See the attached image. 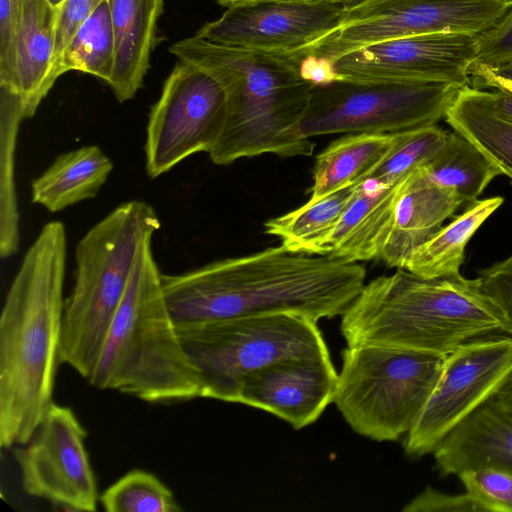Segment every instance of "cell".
<instances>
[{
  "mask_svg": "<svg viewBox=\"0 0 512 512\" xmlns=\"http://www.w3.org/2000/svg\"><path fill=\"white\" fill-rule=\"evenodd\" d=\"M49 3L55 7L56 9H59V7L63 4L65 0H48Z\"/></svg>",
  "mask_w": 512,
  "mask_h": 512,
  "instance_id": "43",
  "label": "cell"
},
{
  "mask_svg": "<svg viewBox=\"0 0 512 512\" xmlns=\"http://www.w3.org/2000/svg\"><path fill=\"white\" fill-rule=\"evenodd\" d=\"M103 1L104 0H65L59 7L56 22L53 67L82 22L88 18Z\"/></svg>",
  "mask_w": 512,
  "mask_h": 512,
  "instance_id": "36",
  "label": "cell"
},
{
  "mask_svg": "<svg viewBox=\"0 0 512 512\" xmlns=\"http://www.w3.org/2000/svg\"><path fill=\"white\" fill-rule=\"evenodd\" d=\"M365 279L358 262L292 252L282 245L161 277L176 327L277 313L316 322L333 318L346 311Z\"/></svg>",
  "mask_w": 512,
  "mask_h": 512,
  "instance_id": "1",
  "label": "cell"
},
{
  "mask_svg": "<svg viewBox=\"0 0 512 512\" xmlns=\"http://www.w3.org/2000/svg\"><path fill=\"white\" fill-rule=\"evenodd\" d=\"M512 60V7L489 29L478 35L472 64L495 67Z\"/></svg>",
  "mask_w": 512,
  "mask_h": 512,
  "instance_id": "35",
  "label": "cell"
},
{
  "mask_svg": "<svg viewBox=\"0 0 512 512\" xmlns=\"http://www.w3.org/2000/svg\"><path fill=\"white\" fill-rule=\"evenodd\" d=\"M405 512H486L468 493L450 495L427 487L403 509Z\"/></svg>",
  "mask_w": 512,
  "mask_h": 512,
  "instance_id": "37",
  "label": "cell"
},
{
  "mask_svg": "<svg viewBox=\"0 0 512 512\" xmlns=\"http://www.w3.org/2000/svg\"><path fill=\"white\" fill-rule=\"evenodd\" d=\"M178 60L213 75L227 95L220 135L208 152L216 165L262 154L310 156L316 146L299 133L313 85L289 53L215 44L197 36L169 48Z\"/></svg>",
  "mask_w": 512,
  "mask_h": 512,
  "instance_id": "3",
  "label": "cell"
},
{
  "mask_svg": "<svg viewBox=\"0 0 512 512\" xmlns=\"http://www.w3.org/2000/svg\"><path fill=\"white\" fill-rule=\"evenodd\" d=\"M86 437L72 409L53 402L32 438L13 449L24 492L66 510L95 511L97 481Z\"/></svg>",
  "mask_w": 512,
  "mask_h": 512,
  "instance_id": "12",
  "label": "cell"
},
{
  "mask_svg": "<svg viewBox=\"0 0 512 512\" xmlns=\"http://www.w3.org/2000/svg\"><path fill=\"white\" fill-rule=\"evenodd\" d=\"M58 9L48 0H27L15 43L14 78L11 86L21 97L26 118L34 116L54 82Z\"/></svg>",
  "mask_w": 512,
  "mask_h": 512,
  "instance_id": "21",
  "label": "cell"
},
{
  "mask_svg": "<svg viewBox=\"0 0 512 512\" xmlns=\"http://www.w3.org/2000/svg\"><path fill=\"white\" fill-rule=\"evenodd\" d=\"M337 383L330 356L288 358L245 377L236 403L267 411L301 429L315 422L334 402Z\"/></svg>",
  "mask_w": 512,
  "mask_h": 512,
  "instance_id": "16",
  "label": "cell"
},
{
  "mask_svg": "<svg viewBox=\"0 0 512 512\" xmlns=\"http://www.w3.org/2000/svg\"><path fill=\"white\" fill-rule=\"evenodd\" d=\"M347 346L375 345L448 355L477 337L502 333L503 318L480 279L422 278L404 269L365 284L341 315Z\"/></svg>",
  "mask_w": 512,
  "mask_h": 512,
  "instance_id": "4",
  "label": "cell"
},
{
  "mask_svg": "<svg viewBox=\"0 0 512 512\" xmlns=\"http://www.w3.org/2000/svg\"><path fill=\"white\" fill-rule=\"evenodd\" d=\"M247 1H251V0H216V2L222 6H225V7H230L232 5H235V4H239V3H242V2H247Z\"/></svg>",
  "mask_w": 512,
  "mask_h": 512,
  "instance_id": "42",
  "label": "cell"
},
{
  "mask_svg": "<svg viewBox=\"0 0 512 512\" xmlns=\"http://www.w3.org/2000/svg\"><path fill=\"white\" fill-rule=\"evenodd\" d=\"M160 226L151 205L132 200L117 206L77 244L75 282L64 304L59 362L85 379L94 369L138 252Z\"/></svg>",
  "mask_w": 512,
  "mask_h": 512,
  "instance_id": "6",
  "label": "cell"
},
{
  "mask_svg": "<svg viewBox=\"0 0 512 512\" xmlns=\"http://www.w3.org/2000/svg\"><path fill=\"white\" fill-rule=\"evenodd\" d=\"M512 370V337L489 334L469 340L447 355L438 380L406 434L405 454L419 458L491 398Z\"/></svg>",
  "mask_w": 512,
  "mask_h": 512,
  "instance_id": "11",
  "label": "cell"
},
{
  "mask_svg": "<svg viewBox=\"0 0 512 512\" xmlns=\"http://www.w3.org/2000/svg\"><path fill=\"white\" fill-rule=\"evenodd\" d=\"M26 119L22 97L0 84V255L12 256L19 246V213L15 188V151L22 120Z\"/></svg>",
  "mask_w": 512,
  "mask_h": 512,
  "instance_id": "28",
  "label": "cell"
},
{
  "mask_svg": "<svg viewBox=\"0 0 512 512\" xmlns=\"http://www.w3.org/2000/svg\"><path fill=\"white\" fill-rule=\"evenodd\" d=\"M357 183L346 186L264 223L266 234L277 237L286 249L326 255V242L352 199Z\"/></svg>",
  "mask_w": 512,
  "mask_h": 512,
  "instance_id": "26",
  "label": "cell"
},
{
  "mask_svg": "<svg viewBox=\"0 0 512 512\" xmlns=\"http://www.w3.org/2000/svg\"><path fill=\"white\" fill-rule=\"evenodd\" d=\"M460 87L441 82H360L313 86L299 124L305 138L329 134H392L437 124Z\"/></svg>",
  "mask_w": 512,
  "mask_h": 512,
  "instance_id": "9",
  "label": "cell"
},
{
  "mask_svg": "<svg viewBox=\"0 0 512 512\" xmlns=\"http://www.w3.org/2000/svg\"><path fill=\"white\" fill-rule=\"evenodd\" d=\"M27 0H0V84L14 78L15 43Z\"/></svg>",
  "mask_w": 512,
  "mask_h": 512,
  "instance_id": "34",
  "label": "cell"
},
{
  "mask_svg": "<svg viewBox=\"0 0 512 512\" xmlns=\"http://www.w3.org/2000/svg\"><path fill=\"white\" fill-rule=\"evenodd\" d=\"M107 512H180L173 492L154 474L134 469L99 498Z\"/></svg>",
  "mask_w": 512,
  "mask_h": 512,
  "instance_id": "31",
  "label": "cell"
},
{
  "mask_svg": "<svg viewBox=\"0 0 512 512\" xmlns=\"http://www.w3.org/2000/svg\"><path fill=\"white\" fill-rule=\"evenodd\" d=\"M444 119L512 179V122L493 110L487 90L460 88Z\"/></svg>",
  "mask_w": 512,
  "mask_h": 512,
  "instance_id": "25",
  "label": "cell"
},
{
  "mask_svg": "<svg viewBox=\"0 0 512 512\" xmlns=\"http://www.w3.org/2000/svg\"><path fill=\"white\" fill-rule=\"evenodd\" d=\"M492 398L503 411L512 417V370L507 374Z\"/></svg>",
  "mask_w": 512,
  "mask_h": 512,
  "instance_id": "39",
  "label": "cell"
},
{
  "mask_svg": "<svg viewBox=\"0 0 512 512\" xmlns=\"http://www.w3.org/2000/svg\"><path fill=\"white\" fill-rule=\"evenodd\" d=\"M447 355L384 346H347L334 402L350 427L375 441L406 435Z\"/></svg>",
  "mask_w": 512,
  "mask_h": 512,
  "instance_id": "8",
  "label": "cell"
},
{
  "mask_svg": "<svg viewBox=\"0 0 512 512\" xmlns=\"http://www.w3.org/2000/svg\"><path fill=\"white\" fill-rule=\"evenodd\" d=\"M422 172L431 183L452 192L463 204L477 200L488 184L502 175L474 143L453 129Z\"/></svg>",
  "mask_w": 512,
  "mask_h": 512,
  "instance_id": "27",
  "label": "cell"
},
{
  "mask_svg": "<svg viewBox=\"0 0 512 512\" xmlns=\"http://www.w3.org/2000/svg\"><path fill=\"white\" fill-rule=\"evenodd\" d=\"M64 225L43 226L25 253L0 317V445L26 444L53 403L65 300Z\"/></svg>",
  "mask_w": 512,
  "mask_h": 512,
  "instance_id": "2",
  "label": "cell"
},
{
  "mask_svg": "<svg viewBox=\"0 0 512 512\" xmlns=\"http://www.w3.org/2000/svg\"><path fill=\"white\" fill-rule=\"evenodd\" d=\"M394 140V133H352L331 142L316 157L308 200L364 180L385 158Z\"/></svg>",
  "mask_w": 512,
  "mask_h": 512,
  "instance_id": "23",
  "label": "cell"
},
{
  "mask_svg": "<svg viewBox=\"0 0 512 512\" xmlns=\"http://www.w3.org/2000/svg\"><path fill=\"white\" fill-rule=\"evenodd\" d=\"M486 512H512V473L492 467L467 469L457 475Z\"/></svg>",
  "mask_w": 512,
  "mask_h": 512,
  "instance_id": "32",
  "label": "cell"
},
{
  "mask_svg": "<svg viewBox=\"0 0 512 512\" xmlns=\"http://www.w3.org/2000/svg\"><path fill=\"white\" fill-rule=\"evenodd\" d=\"M151 240L140 248L88 383L149 403L201 397L199 373L167 307Z\"/></svg>",
  "mask_w": 512,
  "mask_h": 512,
  "instance_id": "5",
  "label": "cell"
},
{
  "mask_svg": "<svg viewBox=\"0 0 512 512\" xmlns=\"http://www.w3.org/2000/svg\"><path fill=\"white\" fill-rule=\"evenodd\" d=\"M481 288L503 318L502 334L512 337V255L478 272Z\"/></svg>",
  "mask_w": 512,
  "mask_h": 512,
  "instance_id": "33",
  "label": "cell"
},
{
  "mask_svg": "<svg viewBox=\"0 0 512 512\" xmlns=\"http://www.w3.org/2000/svg\"><path fill=\"white\" fill-rule=\"evenodd\" d=\"M459 0H367L344 10L338 25L314 43L290 54L331 64L368 45L395 38L454 32L461 21Z\"/></svg>",
  "mask_w": 512,
  "mask_h": 512,
  "instance_id": "15",
  "label": "cell"
},
{
  "mask_svg": "<svg viewBox=\"0 0 512 512\" xmlns=\"http://www.w3.org/2000/svg\"><path fill=\"white\" fill-rule=\"evenodd\" d=\"M405 179L392 185L359 181L327 239L326 255L352 262L377 259Z\"/></svg>",
  "mask_w": 512,
  "mask_h": 512,
  "instance_id": "19",
  "label": "cell"
},
{
  "mask_svg": "<svg viewBox=\"0 0 512 512\" xmlns=\"http://www.w3.org/2000/svg\"><path fill=\"white\" fill-rule=\"evenodd\" d=\"M108 3L115 43L109 85L122 103L132 99L143 86L164 1L108 0Z\"/></svg>",
  "mask_w": 512,
  "mask_h": 512,
  "instance_id": "20",
  "label": "cell"
},
{
  "mask_svg": "<svg viewBox=\"0 0 512 512\" xmlns=\"http://www.w3.org/2000/svg\"><path fill=\"white\" fill-rule=\"evenodd\" d=\"M488 99L491 107L499 116L512 122L511 94L502 90L493 89L491 91H488Z\"/></svg>",
  "mask_w": 512,
  "mask_h": 512,
  "instance_id": "38",
  "label": "cell"
},
{
  "mask_svg": "<svg viewBox=\"0 0 512 512\" xmlns=\"http://www.w3.org/2000/svg\"><path fill=\"white\" fill-rule=\"evenodd\" d=\"M448 133L437 124L394 133L395 140L388 154L365 179L382 185L405 179L431 162L445 145Z\"/></svg>",
  "mask_w": 512,
  "mask_h": 512,
  "instance_id": "30",
  "label": "cell"
},
{
  "mask_svg": "<svg viewBox=\"0 0 512 512\" xmlns=\"http://www.w3.org/2000/svg\"><path fill=\"white\" fill-rule=\"evenodd\" d=\"M503 201L496 196L467 204L461 214L411 254L403 269L427 279L460 273L469 240Z\"/></svg>",
  "mask_w": 512,
  "mask_h": 512,
  "instance_id": "24",
  "label": "cell"
},
{
  "mask_svg": "<svg viewBox=\"0 0 512 512\" xmlns=\"http://www.w3.org/2000/svg\"><path fill=\"white\" fill-rule=\"evenodd\" d=\"M201 380V397L236 403L243 379L288 358L328 357L317 322L277 313L205 321L177 327Z\"/></svg>",
  "mask_w": 512,
  "mask_h": 512,
  "instance_id": "7",
  "label": "cell"
},
{
  "mask_svg": "<svg viewBox=\"0 0 512 512\" xmlns=\"http://www.w3.org/2000/svg\"><path fill=\"white\" fill-rule=\"evenodd\" d=\"M511 185H512V181H511Z\"/></svg>",
  "mask_w": 512,
  "mask_h": 512,
  "instance_id": "44",
  "label": "cell"
},
{
  "mask_svg": "<svg viewBox=\"0 0 512 512\" xmlns=\"http://www.w3.org/2000/svg\"><path fill=\"white\" fill-rule=\"evenodd\" d=\"M112 170V161L96 145L62 153L32 182V202L59 212L94 198Z\"/></svg>",
  "mask_w": 512,
  "mask_h": 512,
  "instance_id": "22",
  "label": "cell"
},
{
  "mask_svg": "<svg viewBox=\"0 0 512 512\" xmlns=\"http://www.w3.org/2000/svg\"><path fill=\"white\" fill-rule=\"evenodd\" d=\"M487 67L498 76L512 79V60L495 67Z\"/></svg>",
  "mask_w": 512,
  "mask_h": 512,
  "instance_id": "41",
  "label": "cell"
},
{
  "mask_svg": "<svg viewBox=\"0 0 512 512\" xmlns=\"http://www.w3.org/2000/svg\"><path fill=\"white\" fill-rule=\"evenodd\" d=\"M341 6L295 0H251L232 5L195 36L209 42L278 53L302 49L334 29Z\"/></svg>",
  "mask_w": 512,
  "mask_h": 512,
  "instance_id": "14",
  "label": "cell"
},
{
  "mask_svg": "<svg viewBox=\"0 0 512 512\" xmlns=\"http://www.w3.org/2000/svg\"><path fill=\"white\" fill-rule=\"evenodd\" d=\"M472 33H428L374 43L331 62L335 80L470 85L478 49Z\"/></svg>",
  "mask_w": 512,
  "mask_h": 512,
  "instance_id": "13",
  "label": "cell"
},
{
  "mask_svg": "<svg viewBox=\"0 0 512 512\" xmlns=\"http://www.w3.org/2000/svg\"><path fill=\"white\" fill-rule=\"evenodd\" d=\"M462 205L455 194L431 183L422 168L415 170L403 182L377 260L403 269L411 254Z\"/></svg>",
  "mask_w": 512,
  "mask_h": 512,
  "instance_id": "17",
  "label": "cell"
},
{
  "mask_svg": "<svg viewBox=\"0 0 512 512\" xmlns=\"http://www.w3.org/2000/svg\"><path fill=\"white\" fill-rule=\"evenodd\" d=\"M295 1L333 4V5L341 6L344 10H349L356 6H359L360 4L366 2L367 0H295Z\"/></svg>",
  "mask_w": 512,
  "mask_h": 512,
  "instance_id": "40",
  "label": "cell"
},
{
  "mask_svg": "<svg viewBox=\"0 0 512 512\" xmlns=\"http://www.w3.org/2000/svg\"><path fill=\"white\" fill-rule=\"evenodd\" d=\"M115 43L108 0H104L76 30L52 70V80L71 70L96 76L109 84Z\"/></svg>",
  "mask_w": 512,
  "mask_h": 512,
  "instance_id": "29",
  "label": "cell"
},
{
  "mask_svg": "<svg viewBox=\"0 0 512 512\" xmlns=\"http://www.w3.org/2000/svg\"><path fill=\"white\" fill-rule=\"evenodd\" d=\"M226 106V91L213 75L178 60L148 116V176L157 178L193 154L208 153L222 130Z\"/></svg>",
  "mask_w": 512,
  "mask_h": 512,
  "instance_id": "10",
  "label": "cell"
},
{
  "mask_svg": "<svg viewBox=\"0 0 512 512\" xmlns=\"http://www.w3.org/2000/svg\"><path fill=\"white\" fill-rule=\"evenodd\" d=\"M432 454L441 477L480 467L512 473V417L491 397L459 423Z\"/></svg>",
  "mask_w": 512,
  "mask_h": 512,
  "instance_id": "18",
  "label": "cell"
}]
</instances>
